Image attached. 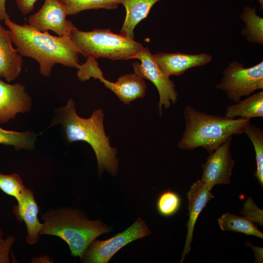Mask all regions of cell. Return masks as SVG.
<instances>
[{
    "instance_id": "cell-4",
    "label": "cell",
    "mask_w": 263,
    "mask_h": 263,
    "mask_svg": "<svg viewBox=\"0 0 263 263\" xmlns=\"http://www.w3.org/2000/svg\"><path fill=\"white\" fill-rule=\"evenodd\" d=\"M183 114L185 129L177 146L185 150L202 147L210 153L232 135L243 133L250 123L249 119L206 113L190 105L186 106Z\"/></svg>"
},
{
    "instance_id": "cell-8",
    "label": "cell",
    "mask_w": 263,
    "mask_h": 263,
    "mask_svg": "<svg viewBox=\"0 0 263 263\" xmlns=\"http://www.w3.org/2000/svg\"><path fill=\"white\" fill-rule=\"evenodd\" d=\"M134 58L140 61V63H133L134 73L143 79L151 81L158 91L159 96L158 108L159 115L161 116L163 107L167 109L177 101L176 86L155 62L148 47H144Z\"/></svg>"
},
{
    "instance_id": "cell-29",
    "label": "cell",
    "mask_w": 263,
    "mask_h": 263,
    "mask_svg": "<svg viewBox=\"0 0 263 263\" xmlns=\"http://www.w3.org/2000/svg\"><path fill=\"white\" fill-rule=\"evenodd\" d=\"M37 0H16L20 11L26 15L30 13L34 8V5Z\"/></svg>"
},
{
    "instance_id": "cell-28",
    "label": "cell",
    "mask_w": 263,
    "mask_h": 263,
    "mask_svg": "<svg viewBox=\"0 0 263 263\" xmlns=\"http://www.w3.org/2000/svg\"><path fill=\"white\" fill-rule=\"evenodd\" d=\"M14 242L15 238L12 236L0 241V263H10L9 251Z\"/></svg>"
},
{
    "instance_id": "cell-33",
    "label": "cell",
    "mask_w": 263,
    "mask_h": 263,
    "mask_svg": "<svg viewBox=\"0 0 263 263\" xmlns=\"http://www.w3.org/2000/svg\"><path fill=\"white\" fill-rule=\"evenodd\" d=\"M260 5V9H263V0H257Z\"/></svg>"
},
{
    "instance_id": "cell-19",
    "label": "cell",
    "mask_w": 263,
    "mask_h": 263,
    "mask_svg": "<svg viewBox=\"0 0 263 263\" xmlns=\"http://www.w3.org/2000/svg\"><path fill=\"white\" fill-rule=\"evenodd\" d=\"M256 8L244 6L240 18L245 26L241 34L250 43L263 44V19L256 13Z\"/></svg>"
},
{
    "instance_id": "cell-31",
    "label": "cell",
    "mask_w": 263,
    "mask_h": 263,
    "mask_svg": "<svg viewBox=\"0 0 263 263\" xmlns=\"http://www.w3.org/2000/svg\"><path fill=\"white\" fill-rule=\"evenodd\" d=\"M5 2L6 0H0V19L4 20L9 18L5 7Z\"/></svg>"
},
{
    "instance_id": "cell-20",
    "label": "cell",
    "mask_w": 263,
    "mask_h": 263,
    "mask_svg": "<svg viewBox=\"0 0 263 263\" xmlns=\"http://www.w3.org/2000/svg\"><path fill=\"white\" fill-rule=\"evenodd\" d=\"M220 228L224 231H232L263 238V233L256 225L245 217L237 216L227 212L218 219Z\"/></svg>"
},
{
    "instance_id": "cell-27",
    "label": "cell",
    "mask_w": 263,
    "mask_h": 263,
    "mask_svg": "<svg viewBox=\"0 0 263 263\" xmlns=\"http://www.w3.org/2000/svg\"><path fill=\"white\" fill-rule=\"evenodd\" d=\"M240 212L253 223L263 226V211L256 206L251 198L246 200Z\"/></svg>"
},
{
    "instance_id": "cell-21",
    "label": "cell",
    "mask_w": 263,
    "mask_h": 263,
    "mask_svg": "<svg viewBox=\"0 0 263 263\" xmlns=\"http://www.w3.org/2000/svg\"><path fill=\"white\" fill-rule=\"evenodd\" d=\"M37 137V134L31 131H8L3 129L0 126V144L12 146L16 150H33Z\"/></svg>"
},
{
    "instance_id": "cell-7",
    "label": "cell",
    "mask_w": 263,
    "mask_h": 263,
    "mask_svg": "<svg viewBox=\"0 0 263 263\" xmlns=\"http://www.w3.org/2000/svg\"><path fill=\"white\" fill-rule=\"evenodd\" d=\"M150 233L145 222L138 218L125 231L110 239L103 241L94 240L87 248L81 261L85 263H108L121 248Z\"/></svg>"
},
{
    "instance_id": "cell-11",
    "label": "cell",
    "mask_w": 263,
    "mask_h": 263,
    "mask_svg": "<svg viewBox=\"0 0 263 263\" xmlns=\"http://www.w3.org/2000/svg\"><path fill=\"white\" fill-rule=\"evenodd\" d=\"M32 107V98L24 85L9 84L0 77V124L15 119L18 113H29Z\"/></svg>"
},
{
    "instance_id": "cell-18",
    "label": "cell",
    "mask_w": 263,
    "mask_h": 263,
    "mask_svg": "<svg viewBox=\"0 0 263 263\" xmlns=\"http://www.w3.org/2000/svg\"><path fill=\"white\" fill-rule=\"evenodd\" d=\"M225 116L234 119L236 117L250 119L263 117V91L257 92L240 100L226 108Z\"/></svg>"
},
{
    "instance_id": "cell-13",
    "label": "cell",
    "mask_w": 263,
    "mask_h": 263,
    "mask_svg": "<svg viewBox=\"0 0 263 263\" xmlns=\"http://www.w3.org/2000/svg\"><path fill=\"white\" fill-rule=\"evenodd\" d=\"M155 62L168 77L180 75L188 70L205 65L212 59L208 54H186L180 52L174 53L159 52L152 54Z\"/></svg>"
},
{
    "instance_id": "cell-24",
    "label": "cell",
    "mask_w": 263,
    "mask_h": 263,
    "mask_svg": "<svg viewBox=\"0 0 263 263\" xmlns=\"http://www.w3.org/2000/svg\"><path fill=\"white\" fill-rule=\"evenodd\" d=\"M181 199L176 192L168 190L162 192L158 197L156 208L162 216L169 217L175 214L179 210Z\"/></svg>"
},
{
    "instance_id": "cell-23",
    "label": "cell",
    "mask_w": 263,
    "mask_h": 263,
    "mask_svg": "<svg viewBox=\"0 0 263 263\" xmlns=\"http://www.w3.org/2000/svg\"><path fill=\"white\" fill-rule=\"evenodd\" d=\"M245 133L252 142L255 152L256 170L254 175L263 186V132L259 127L250 123L245 127Z\"/></svg>"
},
{
    "instance_id": "cell-17",
    "label": "cell",
    "mask_w": 263,
    "mask_h": 263,
    "mask_svg": "<svg viewBox=\"0 0 263 263\" xmlns=\"http://www.w3.org/2000/svg\"><path fill=\"white\" fill-rule=\"evenodd\" d=\"M162 0H120L125 7L126 18L120 33L133 39V30L142 20L148 15L151 8L156 2Z\"/></svg>"
},
{
    "instance_id": "cell-6",
    "label": "cell",
    "mask_w": 263,
    "mask_h": 263,
    "mask_svg": "<svg viewBox=\"0 0 263 263\" xmlns=\"http://www.w3.org/2000/svg\"><path fill=\"white\" fill-rule=\"evenodd\" d=\"M222 73L215 88L225 92L227 98L235 103L244 96H248L256 90L263 89V61L244 68L243 64L234 61Z\"/></svg>"
},
{
    "instance_id": "cell-10",
    "label": "cell",
    "mask_w": 263,
    "mask_h": 263,
    "mask_svg": "<svg viewBox=\"0 0 263 263\" xmlns=\"http://www.w3.org/2000/svg\"><path fill=\"white\" fill-rule=\"evenodd\" d=\"M232 137L209 153L202 165L201 180L210 189L216 185H228L235 164L230 150Z\"/></svg>"
},
{
    "instance_id": "cell-30",
    "label": "cell",
    "mask_w": 263,
    "mask_h": 263,
    "mask_svg": "<svg viewBox=\"0 0 263 263\" xmlns=\"http://www.w3.org/2000/svg\"><path fill=\"white\" fill-rule=\"evenodd\" d=\"M247 246L250 247L253 251L255 254V262L263 263V248L253 245L250 243L247 242Z\"/></svg>"
},
{
    "instance_id": "cell-32",
    "label": "cell",
    "mask_w": 263,
    "mask_h": 263,
    "mask_svg": "<svg viewBox=\"0 0 263 263\" xmlns=\"http://www.w3.org/2000/svg\"><path fill=\"white\" fill-rule=\"evenodd\" d=\"M4 232L0 228V241L3 239Z\"/></svg>"
},
{
    "instance_id": "cell-3",
    "label": "cell",
    "mask_w": 263,
    "mask_h": 263,
    "mask_svg": "<svg viewBox=\"0 0 263 263\" xmlns=\"http://www.w3.org/2000/svg\"><path fill=\"white\" fill-rule=\"evenodd\" d=\"M40 235L59 237L68 244L72 256L82 259L90 244L112 230L100 220H91L81 210L69 207L50 208L42 216Z\"/></svg>"
},
{
    "instance_id": "cell-15",
    "label": "cell",
    "mask_w": 263,
    "mask_h": 263,
    "mask_svg": "<svg viewBox=\"0 0 263 263\" xmlns=\"http://www.w3.org/2000/svg\"><path fill=\"white\" fill-rule=\"evenodd\" d=\"M0 20V77L10 82L21 74L23 59L13 47L9 30L2 26Z\"/></svg>"
},
{
    "instance_id": "cell-2",
    "label": "cell",
    "mask_w": 263,
    "mask_h": 263,
    "mask_svg": "<svg viewBox=\"0 0 263 263\" xmlns=\"http://www.w3.org/2000/svg\"><path fill=\"white\" fill-rule=\"evenodd\" d=\"M4 23L19 54L36 60L43 76H49L56 64L79 68V52L69 37L53 36L30 25L17 24L9 18Z\"/></svg>"
},
{
    "instance_id": "cell-26",
    "label": "cell",
    "mask_w": 263,
    "mask_h": 263,
    "mask_svg": "<svg viewBox=\"0 0 263 263\" xmlns=\"http://www.w3.org/2000/svg\"><path fill=\"white\" fill-rule=\"evenodd\" d=\"M77 75L81 81L88 80L91 77L100 80L104 77L95 59L92 58H88L85 63L80 64Z\"/></svg>"
},
{
    "instance_id": "cell-14",
    "label": "cell",
    "mask_w": 263,
    "mask_h": 263,
    "mask_svg": "<svg viewBox=\"0 0 263 263\" xmlns=\"http://www.w3.org/2000/svg\"><path fill=\"white\" fill-rule=\"evenodd\" d=\"M211 190L201 179H198L190 186L187 193L189 219L187 224L188 231L186 240L180 263L183 262L185 256L190 250L194 228L200 213L208 202L214 197Z\"/></svg>"
},
{
    "instance_id": "cell-16",
    "label": "cell",
    "mask_w": 263,
    "mask_h": 263,
    "mask_svg": "<svg viewBox=\"0 0 263 263\" xmlns=\"http://www.w3.org/2000/svg\"><path fill=\"white\" fill-rule=\"evenodd\" d=\"M99 81L126 105L146 95L147 86L144 79L135 73L120 76L115 82H111L104 77Z\"/></svg>"
},
{
    "instance_id": "cell-9",
    "label": "cell",
    "mask_w": 263,
    "mask_h": 263,
    "mask_svg": "<svg viewBox=\"0 0 263 263\" xmlns=\"http://www.w3.org/2000/svg\"><path fill=\"white\" fill-rule=\"evenodd\" d=\"M67 15L64 6L59 0H45L39 10L29 17L28 22L39 31L51 30L59 37H69L76 27L72 21L66 19Z\"/></svg>"
},
{
    "instance_id": "cell-25",
    "label": "cell",
    "mask_w": 263,
    "mask_h": 263,
    "mask_svg": "<svg viewBox=\"0 0 263 263\" xmlns=\"http://www.w3.org/2000/svg\"><path fill=\"white\" fill-rule=\"evenodd\" d=\"M25 187L18 174H5L0 171V189L5 194L17 200Z\"/></svg>"
},
{
    "instance_id": "cell-12",
    "label": "cell",
    "mask_w": 263,
    "mask_h": 263,
    "mask_svg": "<svg viewBox=\"0 0 263 263\" xmlns=\"http://www.w3.org/2000/svg\"><path fill=\"white\" fill-rule=\"evenodd\" d=\"M17 201L18 204L13 207V212L18 221L25 224L26 242L30 245L35 244L39 239L42 223L38 218L39 207L34 191L25 187Z\"/></svg>"
},
{
    "instance_id": "cell-5",
    "label": "cell",
    "mask_w": 263,
    "mask_h": 263,
    "mask_svg": "<svg viewBox=\"0 0 263 263\" xmlns=\"http://www.w3.org/2000/svg\"><path fill=\"white\" fill-rule=\"evenodd\" d=\"M69 38L79 53L87 58L94 59H133L144 48L142 44L126 35L116 34L108 29H94L84 32L75 28L71 32Z\"/></svg>"
},
{
    "instance_id": "cell-1",
    "label": "cell",
    "mask_w": 263,
    "mask_h": 263,
    "mask_svg": "<svg viewBox=\"0 0 263 263\" xmlns=\"http://www.w3.org/2000/svg\"><path fill=\"white\" fill-rule=\"evenodd\" d=\"M75 106L73 99L70 98L65 106L55 109L48 128L60 125L69 144L84 141L89 144L95 154L99 173L105 169L115 175L118 165L117 150L111 146L105 133L103 110L96 109L90 117L84 118L78 115Z\"/></svg>"
},
{
    "instance_id": "cell-22",
    "label": "cell",
    "mask_w": 263,
    "mask_h": 263,
    "mask_svg": "<svg viewBox=\"0 0 263 263\" xmlns=\"http://www.w3.org/2000/svg\"><path fill=\"white\" fill-rule=\"evenodd\" d=\"M64 6L68 15H74L89 9H114L120 0H59Z\"/></svg>"
}]
</instances>
